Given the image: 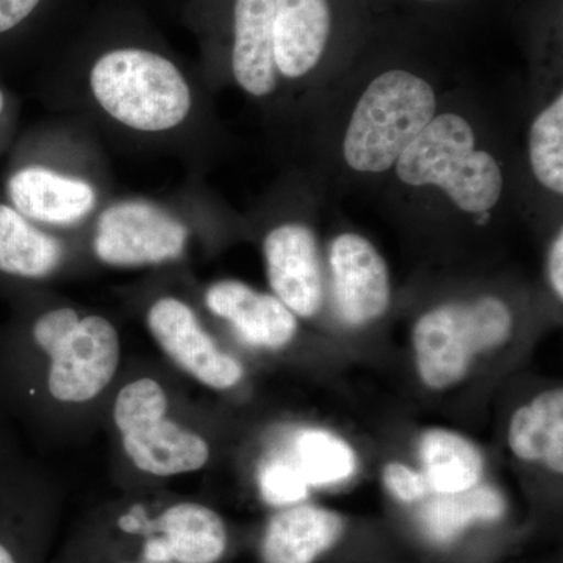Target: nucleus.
<instances>
[{
  "label": "nucleus",
  "instance_id": "nucleus-1",
  "mask_svg": "<svg viewBox=\"0 0 563 563\" xmlns=\"http://www.w3.org/2000/svg\"><path fill=\"white\" fill-rule=\"evenodd\" d=\"M402 185L442 191L451 203L473 217H483L501 201L504 172L468 118L459 111H439L395 165Z\"/></svg>",
  "mask_w": 563,
  "mask_h": 563
},
{
  "label": "nucleus",
  "instance_id": "nucleus-2",
  "mask_svg": "<svg viewBox=\"0 0 563 563\" xmlns=\"http://www.w3.org/2000/svg\"><path fill=\"white\" fill-rule=\"evenodd\" d=\"M437 113L439 98L431 81L409 69L384 70L366 85L351 111L343 162L363 176L390 173Z\"/></svg>",
  "mask_w": 563,
  "mask_h": 563
},
{
  "label": "nucleus",
  "instance_id": "nucleus-3",
  "mask_svg": "<svg viewBox=\"0 0 563 563\" xmlns=\"http://www.w3.org/2000/svg\"><path fill=\"white\" fill-rule=\"evenodd\" d=\"M90 87L103 111L133 131H172L190 114L187 80L173 62L155 52H107L92 66Z\"/></svg>",
  "mask_w": 563,
  "mask_h": 563
},
{
  "label": "nucleus",
  "instance_id": "nucleus-4",
  "mask_svg": "<svg viewBox=\"0 0 563 563\" xmlns=\"http://www.w3.org/2000/svg\"><path fill=\"white\" fill-rule=\"evenodd\" d=\"M512 325L509 306L495 296L429 310L413 329L415 357L422 383L432 390L461 383L477 355L509 340Z\"/></svg>",
  "mask_w": 563,
  "mask_h": 563
},
{
  "label": "nucleus",
  "instance_id": "nucleus-5",
  "mask_svg": "<svg viewBox=\"0 0 563 563\" xmlns=\"http://www.w3.org/2000/svg\"><path fill=\"white\" fill-rule=\"evenodd\" d=\"M33 339L51 357L49 391L63 402L95 399L113 379L120 363V339L106 318H79L73 309L44 313Z\"/></svg>",
  "mask_w": 563,
  "mask_h": 563
},
{
  "label": "nucleus",
  "instance_id": "nucleus-6",
  "mask_svg": "<svg viewBox=\"0 0 563 563\" xmlns=\"http://www.w3.org/2000/svg\"><path fill=\"white\" fill-rule=\"evenodd\" d=\"M166 413L168 398L155 380L144 377L125 385L113 409L125 453L136 468L154 476L198 472L209 462V444Z\"/></svg>",
  "mask_w": 563,
  "mask_h": 563
},
{
  "label": "nucleus",
  "instance_id": "nucleus-7",
  "mask_svg": "<svg viewBox=\"0 0 563 563\" xmlns=\"http://www.w3.org/2000/svg\"><path fill=\"white\" fill-rule=\"evenodd\" d=\"M187 236V228L161 207L124 201L99 218L95 252L107 265H158L180 257Z\"/></svg>",
  "mask_w": 563,
  "mask_h": 563
},
{
  "label": "nucleus",
  "instance_id": "nucleus-8",
  "mask_svg": "<svg viewBox=\"0 0 563 563\" xmlns=\"http://www.w3.org/2000/svg\"><path fill=\"white\" fill-rule=\"evenodd\" d=\"M147 325L169 358L199 383L228 390L242 380V365L217 346L187 303L158 299L147 313Z\"/></svg>",
  "mask_w": 563,
  "mask_h": 563
},
{
  "label": "nucleus",
  "instance_id": "nucleus-9",
  "mask_svg": "<svg viewBox=\"0 0 563 563\" xmlns=\"http://www.w3.org/2000/svg\"><path fill=\"white\" fill-rule=\"evenodd\" d=\"M333 296L344 322L363 325L379 320L391 302L387 263L374 244L358 233H342L329 250Z\"/></svg>",
  "mask_w": 563,
  "mask_h": 563
},
{
  "label": "nucleus",
  "instance_id": "nucleus-10",
  "mask_svg": "<svg viewBox=\"0 0 563 563\" xmlns=\"http://www.w3.org/2000/svg\"><path fill=\"white\" fill-rule=\"evenodd\" d=\"M263 254L274 296L296 317L310 318L320 312L324 282L312 229L299 222L277 225L265 236Z\"/></svg>",
  "mask_w": 563,
  "mask_h": 563
},
{
  "label": "nucleus",
  "instance_id": "nucleus-11",
  "mask_svg": "<svg viewBox=\"0 0 563 563\" xmlns=\"http://www.w3.org/2000/svg\"><path fill=\"white\" fill-rule=\"evenodd\" d=\"M152 531L154 537L144 543V561L217 563L228 547L220 515L201 504H174L152 523Z\"/></svg>",
  "mask_w": 563,
  "mask_h": 563
},
{
  "label": "nucleus",
  "instance_id": "nucleus-12",
  "mask_svg": "<svg viewBox=\"0 0 563 563\" xmlns=\"http://www.w3.org/2000/svg\"><path fill=\"white\" fill-rule=\"evenodd\" d=\"M211 313L231 322L252 346L279 350L295 339L296 314L274 295H266L239 280H221L206 292Z\"/></svg>",
  "mask_w": 563,
  "mask_h": 563
},
{
  "label": "nucleus",
  "instance_id": "nucleus-13",
  "mask_svg": "<svg viewBox=\"0 0 563 563\" xmlns=\"http://www.w3.org/2000/svg\"><path fill=\"white\" fill-rule=\"evenodd\" d=\"M332 31L329 0H276L274 60L285 79L312 74L328 49Z\"/></svg>",
  "mask_w": 563,
  "mask_h": 563
},
{
  "label": "nucleus",
  "instance_id": "nucleus-14",
  "mask_svg": "<svg viewBox=\"0 0 563 563\" xmlns=\"http://www.w3.org/2000/svg\"><path fill=\"white\" fill-rule=\"evenodd\" d=\"M7 191L14 209L27 220L46 224H74L96 206V191L88 181L44 166H27L14 173Z\"/></svg>",
  "mask_w": 563,
  "mask_h": 563
},
{
  "label": "nucleus",
  "instance_id": "nucleus-15",
  "mask_svg": "<svg viewBox=\"0 0 563 563\" xmlns=\"http://www.w3.org/2000/svg\"><path fill=\"white\" fill-rule=\"evenodd\" d=\"M274 11L276 0H235L233 7V77L252 98H266L277 87Z\"/></svg>",
  "mask_w": 563,
  "mask_h": 563
},
{
  "label": "nucleus",
  "instance_id": "nucleus-16",
  "mask_svg": "<svg viewBox=\"0 0 563 563\" xmlns=\"http://www.w3.org/2000/svg\"><path fill=\"white\" fill-rule=\"evenodd\" d=\"M344 523L339 514L298 506L277 514L263 537L265 563H312L339 542Z\"/></svg>",
  "mask_w": 563,
  "mask_h": 563
},
{
  "label": "nucleus",
  "instance_id": "nucleus-17",
  "mask_svg": "<svg viewBox=\"0 0 563 563\" xmlns=\"http://www.w3.org/2000/svg\"><path fill=\"white\" fill-rule=\"evenodd\" d=\"M509 446L517 457L543 462L554 473L563 472V391H544L515 412Z\"/></svg>",
  "mask_w": 563,
  "mask_h": 563
},
{
  "label": "nucleus",
  "instance_id": "nucleus-18",
  "mask_svg": "<svg viewBox=\"0 0 563 563\" xmlns=\"http://www.w3.org/2000/svg\"><path fill=\"white\" fill-rule=\"evenodd\" d=\"M58 240L32 224L14 207L0 203V273L41 279L60 265Z\"/></svg>",
  "mask_w": 563,
  "mask_h": 563
},
{
  "label": "nucleus",
  "instance_id": "nucleus-19",
  "mask_svg": "<svg viewBox=\"0 0 563 563\" xmlns=\"http://www.w3.org/2000/svg\"><path fill=\"white\" fill-rule=\"evenodd\" d=\"M506 512V499L496 488L474 485L459 493H435L422 506V531L435 543L453 542L468 526L493 521Z\"/></svg>",
  "mask_w": 563,
  "mask_h": 563
},
{
  "label": "nucleus",
  "instance_id": "nucleus-20",
  "mask_svg": "<svg viewBox=\"0 0 563 563\" xmlns=\"http://www.w3.org/2000/svg\"><path fill=\"white\" fill-rule=\"evenodd\" d=\"M420 457L433 493H459L479 484L484 459L461 433L431 429L421 437Z\"/></svg>",
  "mask_w": 563,
  "mask_h": 563
},
{
  "label": "nucleus",
  "instance_id": "nucleus-21",
  "mask_svg": "<svg viewBox=\"0 0 563 563\" xmlns=\"http://www.w3.org/2000/svg\"><path fill=\"white\" fill-rule=\"evenodd\" d=\"M292 463L309 485L343 483L357 468V457L350 444L321 429H307L296 437Z\"/></svg>",
  "mask_w": 563,
  "mask_h": 563
},
{
  "label": "nucleus",
  "instance_id": "nucleus-22",
  "mask_svg": "<svg viewBox=\"0 0 563 563\" xmlns=\"http://www.w3.org/2000/svg\"><path fill=\"white\" fill-rule=\"evenodd\" d=\"M529 163L533 177L558 198L563 195V92L533 117L529 129Z\"/></svg>",
  "mask_w": 563,
  "mask_h": 563
},
{
  "label": "nucleus",
  "instance_id": "nucleus-23",
  "mask_svg": "<svg viewBox=\"0 0 563 563\" xmlns=\"http://www.w3.org/2000/svg\"><path fill=\"white\" fill-rule=\"evenodd\" d=\"M258 484L263 498L272 506H290L302 501L310 487L295 463L285 459L265 463Z\"/></svg>",
  "mask_w": 563,
  "mask_h": 563
},
{
  "label": "nucleus",
  "instance_id": "nucleus-24",
  "mask_svg": "<svg viewBox=\"0 0 563 563\" xmlns=\"http://www.w3.org/2000/svg\"><path fill=\"white\" fill-rule=\"evenodd\" d=\"M384 483L388 490L402 503L420 501L431 492L424 474L415 472V470L399 462L388 463L385 466Z\"/></svg>",
  "mask_w": 563,
  "mask_h": 563
},
{
  "label": "nucleus",
  "instance_id": "nucleus-25",
  "mask_svg": "<svg viewBox=\"0 0 563 563\" xmlns=\"http://www.w3.org/2000/svg\"><path fill=\"white\" fill-rule=\"evenodd\" d=\"M40 0H0V33L11 31L31 16Z\"/></svg>",
  "mask_w": 563,
  "mask_h": 563
},
{
  "label": "nucleus",
  "instance_id": "nucleus-26",
  "mask_svg": "<svg viewBox=\"0 0 563 563\" xmlns=\"http://www.w3.org/2000/svg\"><path fill=\"white\" fill-rule=\"evenodd\" d=\"M548 272H550L551 287L559 299L563 298V232H558L550 255H548Z\"/></svg>",
  "mask_w": 563,
  "mask_h": 563
},
{
  "label": "nucleus",
  "instance_id": "nucleus-27",
  "mask_svg": "<svg viewBox=\"0 0 563 563\" xmlns=\"http://www.w3.org/2000/svg\"><path fill=\"white\" fill-rule=\"evenodd\" d=\"M0 563H20L13 551L3 542H0Z\"/></svg>",
  "mask_w": 563,
  "mask_h": 563
},
{
  "label": "nucleus",
  "instance_id": "nucleus-28",
  "mask_svg": "<svg viewBox=\"0 0 563 563\" xmlns=\"http://www.w3.org/2000/svg\"><path fill=\"white\" fill-rule=\"evenodd\" d=\"M3 109H5V96H3L2 90H0V114H2Z\"/></svg>",
  "mask_w": 563,
  "mask_h": 563
},
{
  "label": "nucleus",
  "instance_id": "nucleus-29",
  "mask_svg": "<svg viewBox=\"0 0 563 563\" xmlns=\"http://www.w3.org/2000/svg\"><path fill=\"white\" fill-rule=\"evenodd\" d=\"M422 2H443V0H422Z\"/></svg>",
  "mask_w": 563,
  "mask_h": 563
},
{
  "label": "nucleus",
  "instance_id": "nucleus-30",
  "mask_svg": "<svg viewBox=\"0 0 563 563\" xmlns=\"http://www.w3.org/2000/svg\"><path fill=\"white\" fill-rule=\"evenodd\" d=\"M131 563H165V562H150V561H143V562H131Z\"/></svg>",
  "mask_w": 563,
  "mask_h": 563
}]
</instances>
